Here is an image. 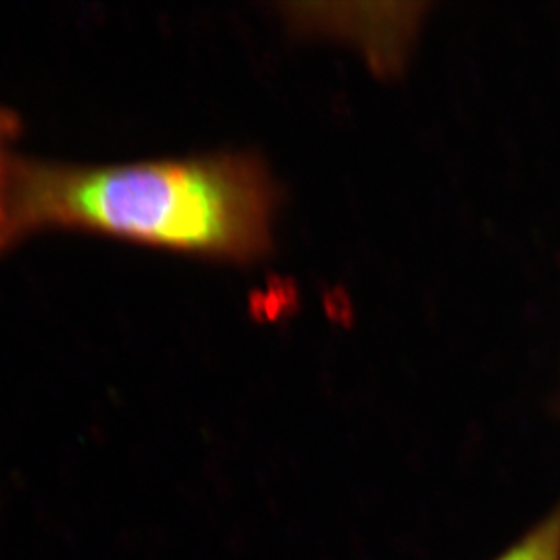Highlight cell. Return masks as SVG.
Listing matches in <instances>:
<instances>
[{
    "instance_id": "obj_1",
    "label": "cell",
    "mask_w": 560,
    "mask_h": 560,
    "mask_svg": "<svg viewBox=\"0 0 560 560\" xmlns=\"http://www.w3.org/2000/svg\"><path fill=\"white\" fill-rule=\"evenodd\" d=\"M280 189L256 154L84 165L10 153L0 162V254L44 231L250 264L271 253Z\"/></svg>"
},
{
    "instance_id": "obj_2",
    "label": "cell",
    "mask_w": 560,
    "mask_h": 560,
    "mask_svg": "<svg viewBox=\"0 0 560 560\" xmlns=\"http://www.w3.org/2000/svg\"><path fill=\"white\" fill-rule=\"evenodd\" d=\"M497 560H560V503L544 522Z\"/></svg>"
},
{
    "instance_id": "obj_3",
    "label": "cell",
    "mask_w": 560,
    "mask_h": 560,
    "mask_svg": "<svg viewBox=\"0 0 560 560\" xmlns=\"http://www.w3.org/2000/svg\"><path fill=\"white\" fill-rule=\"evenodd\" d=\"M22 121L13 109L0 103V162L11 153L10 145L21 135Z\"/></svg>"
}]
</instances>
